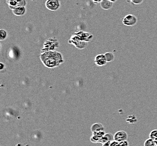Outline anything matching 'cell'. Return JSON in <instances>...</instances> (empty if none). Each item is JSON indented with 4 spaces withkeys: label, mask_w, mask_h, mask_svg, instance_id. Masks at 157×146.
I'll return each instance as SVG.
<instances>
[{
    "label": "cell",
    "mask_w": 157,
    "mask_h": 146,
    "mask_svg": "<svg viewBox=\"0 0 157 146\" xmlns=\"http://www.w3.org/2000/svg\"><path fill=\"white\" fill-rule=\"evenodd\" d=\"M40 60L43 64L49 68L59 67L64 62L62 54L53 50L45 51L41 53Z\"/></svg>",
    "instance_id": "obj_1"
},
{
    "label": "cell",
    "mask_w": 157,
    "mask_h": 146,
    "mask_svg": "<svg viewBox=\"0 0 157 146\" xmlns=\"http://www.w3.org/2000/svg\"><path fill=\"white\" fill-rule=\"evenodd\" d=\"M138 19L137 17L133 14H128L126 15L123 20V24L127 27H133L136 25Z\"/></svg>",
    "instance_id": "obj_2"
},
{
    "label": "cell",
    "mask_w": 157,
    "mask_h": 146,
    "mask_svg": "<svg viewBox=\"0 0 157 146\" xmlns=\"http://www.w3.org/2000/svg\"><path fill=\"white\" fill-rule=\"evenodd\" d=\"M45 6L50 11H56L60 7V1L59 0H47Z\"/></svg>",
    "instance_id": "obj_3"
},
{
    "label": "cell",
    "mask_w": 157,
    "mask_h": 146,
    "mask_svg": "<svg viewBox=\"0 0 157 146\" xmlns=\"http://www.w3.org/2000/svg\"><path fill=\"white\" fill-rule=\"evenodd\" d=\"M128 138V135L124 131H120L117 132L114 135V140L119 142L126 141Z\"/></svg>",
    "instance_id": "obj_4"
},
{
    "label": "cell",
    "mask_w": 157,
    "mask_h": 146,
    "mask_svg": "<svg viewBox=\"0 0 157 146\" xmlns=\"http://www.w3.org/2000/svg\"><path fill=\"white\" fill-rule=\"evenodd\" d=\"M94 62L95 64L99 67L104 66L107 63L106 60L105 54H99L97 55L94 59Z\"/></svg>",
    "instance_id": "obj_5"
},
{
    "label": "cell",
    "mask_w": 157,
    "mask_h": 146,
    "mask_svg": "<svg viewBox=\"0 0 157 146\" xmlns=\"http://www.w3.org/2000/svg\"><path fill=\"white\" fill-rule=\"evenodd\" d=\"M105 134V133L104 131L94 132L93 133V135L90 138V141L93 143H99L100 140Z\"/></svg>",
    "instance_id": "obj_6"
},
{
    "label": "cell",
    "mask_w": 157,
    "mask_h": 146,
    "mask_svg": "<svg viewBox=\"0 0 157 146\" xmlns=\"http://www.w3.org/2000/svg\"><path fill=\"white\" fill-rule=\"evenodd\" d=\"M13 13L15 15L18 16H21L24 15L26 12V9L25 6H18L12 9Z\"/></svg>",
    "instance_id": "obj_7"
},
{
    "label": "cell",
    "mask_w": 157,
    "mask_h": 146,
    "mask_svg": "<svg viewBox=\"0 0 157 146\" xmlns=\"http://www.w3.org/2000/svg\"><path fill=\"white\" fill-rule=\"evenodd\" d=\"M113 6V3L110 0H102L101 2V7L103 10H109Z\"/></svg>",
    "instance_id": "obj_8"
},
{
    "label": "cell",
    "mask_w": 157,
    "mask_h": 146,
    "mask_svg": "<svg viewBox=\"0 0 157 146\" xmlns=\"http://www.w3.org/2000/svg\"><path fill=\"white\" fill-rule=\"evenodd\" d=\"M113 139H114V136L110 133H107L104 135V136L100 140L99 143L103 144L107 142H111L113 141Z\"/></svg>",
    "instance_id": "obj_9"
},
{
    "label": "cell",
    "mask_w": 157,
    "mask_h": 146,
    "mask_svg": "<svg viewBox=\"0 0 157 146\" xmlns=\"http://www.w3.org/2000/svg\"><path fill=\"white\" fill-rule=\"evenodd\" d=\"M91 131L93 133L94 132L104 131V127L100 123H95L91 126Z\"/></svg>",
    "instance_id": "obj_10"
},
{
    "label": "cell",
    "mask_w": 157,
    "mask_h": 146,
    "mask_svg": "<svg viewBox=\"0 0 157 146\" xmlns=\"http://www.w3.org/2000/svg\"><path fill=\"white\" fill-rule=\"evenodd\" d=\"M6 2L12 10L16 6H20L18 0H6Z\"/></svg>",
    "instance_id": "obj_11"
},
{
    "label": "cell",
    "mask_w": 157,
    "mask_h": 146,
    "mask_svg": "<svg viewBox=\"0 0 157 146\" xmlns=\"http://www.w3.org/2000/svg\"><path fill=\"white\" fill-rule=\"evenodd\" d=\"M144 146H157V145L156 143V142L154 140L151 139V138H148L147 139L145 142H144Z\"/></svg>",
    "instance_id": "obj_12"
},
{
    "label": "cell",
    "mask_w": 157,
    "mask_h": 146,
    "mask_svg": "<svg viewBox=\"0 0 157 146\" xmlns=\"http://www.w3.org/2000/svg\"><path fill=\"white\" fill-rule=\"evenodd\" d=\"M105 56L107 62H111L114 59V55L112 52H106L105 54Z\"/></svg>",
    "instance_id": "obj_13"
},
{
    "label": "cell",
    "mask_w": 157,
    "mask_h": 146,
    "mask_svg": "<svg viewBox=\"0 0 157 146\" xmlns=\"http://www.w3.org/2000/svg\"><path fill=\"white\" fill-rule=\"evenodd\" d=\"M7 37V33L6 31L4 29H1L0 30V40L1 41L5 40Z\"/></svg>",
    "instance_id": "obj_14"
},
{
    "label": "cell",
    "mask_w": 157,
    "mask_h": 146,
    "mask_svg": "<svg viewBox=\"0 0 157 146\" xmlns=\"http://www.w3.org/2000/svg\"><path fill=\"white\" fill-rule=\"evenodd\" d=\"M127 122H128L129 124H134L135 122H137V119L136 116H135V115H130L127 118V119L126 120Z\"/></svg>",
    "instance_id": "obj_15"
},
{
    "label": "cell",
    "mask_w": 157,
    "mask_h": 146,
    "mask_svg": "<svg viewBox=\"0 0 157 146\" xmlns=\"http://www.w3.org/2000/svg\"><path fill=\"white\" fill-rule=\"evenodd\" d=\"M149 138L153 139L156 140L157 139V129H154L149 134Z\"/></svg>",
    "instance_id": "obj_16"
},
{
    "label": "cell",
    "mask_w": 157,
    "mask_h": 146,
    "mask_svg": "<svg viewBox=\"0 0 157 146\" xmlns=\"http://www.w3.org/2000/svg\"><path fill=\"white\" fill-rule=\"evenodd\" d=\"M143 2V0H132V3L134 5H140Z\"/></svg>",
    "instance_id": "obj_17"
},
{
    "label": "cell",
    "mask_w": 157,
    "mask_h": 146,
    "mask_svg": "<svg viewBox=\"0 0 157 146\" xmlns=\"http://www.w3.org/2000/svg\"><path fill=\"white\" fill-rule=\"evenodd\" d=\"M110 146H120V142L114 140L111 142Z\"/></svg>",
    "instance_id": "obj_18"
},
{
    "label": "cell",
    "mask_w": 157,
    "mask_h": 146,
    "mask_svg": "<svg viewBox=\"0 0 157 146\" xmlns=\"http://www.w3.org/2000/svg\"><path fill=\"white\" fill-rule=\"evenodd\" d=\"M120 146H129L128 142L126 141H124L120 142Z\"/></svg>",
    "instance_id": "obj_19"
},
{
    "label": "cell",
    "mask_w": 157,
    "mask_h": 146,
    "mask_svg": "<svg viewBox=\"0 0 157 146\" xmlns=\"http://www.w3.org/2000/svg\"><path fill=\"white\" fill-rule=\"evenodd\" d=\"M111 142H107L103 144V146H110Z\"/></svg>",
    "instance_id": "obj_20"
},
{
    "label": "cell",
    "mask_w": 157,
    "mask_h": 146,
    "mask_svg": "<svg viewBox=\"0 0 157 146\" xmlns=\"http://www.w3.org/2000/svg\"><path fill=\"white\" fill-rule=\"evenodd\" d=\"M94 3H99L101 2L102 0H92Z\"/></svg>",
    "instance_id": "obj_21"
},
{
    "label": "cell",
    "mask_w": 157,
    "mask_h": 146,
    "mask_svg": "<svg viewBox=\"0 0 157 146\" xmlns=\"http://www.w3.org/2000/svg\"><path fill=\"white\" fill-rule=\"evenodd\" d=\"M0 65H1V70H2V69L3 68V64L2 63H1Z\"/></svg>",
    "instance_id": "obj_22"
},
{
    "label": "cell",
    "mask_w": 157,
    "mask_h": 146,
    "mask_svg": "<svg viewBox=\"0 0 157 146\" xmlns=\"http://www.w3.org/2000/svg\"><path fill=\"white\" fill-rule=\"evenodd\" d=\"M111 2H112L113 3H114V2H115L117 0H110Z\"/></svg>",
    "instance_id": "obj_23"
},
{
    "label": "cell",
    "mask_w": 157,
    "mask_h": 146,
    "mask_svg": "<svg viewBox=\"0 0 157 146\" xmlns=\"http://www.w3.org/2000/svg\"><path fill=\"white\" fill-rule=\"evenodd\" d=\"M126 1L128 2H132V0H126Z\"/></svg>",
    "instance_id": "obj_24"
},
{
    "label": "cell",
    "mask_w": 157,
    "mask_h": 146,
    "mask_svg": "<svg viewBox=\"0 0 157 146\" xmlns=\"http://www.w3.org/2000/svg\"></svg>",
    "instance_id": "obj_25"
}]
</instances>
